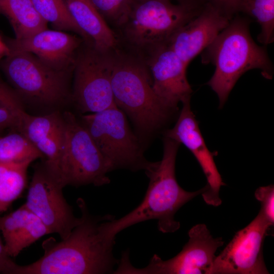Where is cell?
<instances>
[{
	"instance_id": "4316f807",
	"label": "cell",
	"mask_w": 274,
	"mask_h": 274,
	"mask_svg": "<svg viewBox=\"0 0 274 274\" xmlns=\"http://www.w3.org/2000/svg\"><path fill=\"white\" fill-rule=\"evenodd\" d=\"M0 108L13 111L20 115L25 111L22 99L14 90L0 79Z\"/></svg>"
},
{
	"instance_id": "d4e9b609",
	"label": "cell",
	"mask_w": 274,
	"mask_h": 274,
	"mask_svg": "<svg viewBox=\"0 0 274 274\" xmlns=\"http://www.w3.org/2000/svg\"><path fill=\"white\" fill-rule=\"evenodd\" d=\"M132 0H90L106 21L121 27L125 23Z\"/></svg>"
},
{
	"instance_id": "4dcf8cb0",
	"label": "cell",
	"mask_w": 274,
	"mask_h": 274,
	"mask_svg": "<svg viewBox=\"0 0 274 274\" xmlns=\"http://www.w3.org/2000/svg\"><path fill=\"white\" fill-rule=\"evenodd\" d=\"M176 1L178 4L184 5L186 6L200 7H202L205 3L204 0H171Z\"/></svg>"
},
{
	"instance_id": "4fadbf2b",
	"label": "cell",
	"mask_w": 274,
	"mask_h": 274,
	"mask_svg": "<svg viewBox=\"0 0 274 274\" xmlns=\"http://www.w3.org/2000/svg\"><path fill=\"white\" fill-rule=\"evenodd\" d=\"M182 104L176 124L165 132V137L183 144L193 154L207 180L208 188L201 194L203 199L209 205L219 206L222 202L220 190L225 184L217 168L213 154L207 148L191 109L190 99Z\"/></svg>"
},
{
	"instance_id": "3957f363",
	"label": "cell",
	"mask_w": 274,
	"mask_h": 274,
	"mask_svg": "<svg viewBox=\"0 0 274 274\" xmlns=\"http://www.w3.org/2000/svg\"><path fill=\"white\" fill-rule=\"evenodd\" d=\"M250 22L248 18L236 14L201 52L202 62L215 66L207 84L218 95L220 106L245 72L257 68L265 78H272V63L266 48L253 40L249 30Z\"/></svg>"
},
{
	"instance_id": "6da1fadb",
	"label": "cell",
	"mask_w": 274,
	"mask_h": 274,
	"mask_svg": "<svg viewBox=\"0 0 274 274\" xmlns=\"http://www.w3.org/2000/svg\"><path fill=\"white\" fill-rule=\"evenodd\" d=\"M81 221L65 239L49 237L42 243L44 253L36 261L18 266L16 274H98L110 273L117 262L109 241L100 229V223L113 218L90 215L82 198L77 201Z\"/></svg>"
},
{
	"instance_id": "f1b7e54d",
	"label": "cell",
	"mask_w": 274,
	"mask_h": 274,
	"mask_svg": "<svg viewBox=\"0 0 274 274\" xmlns=\"http://www.w3.org/2000/svg\"><path fill=\"white\" fill-rule=\"evenodd\" d=\"M21 116L8 109L0 108V132L7 128L17 129Z\"/></svg>"
},
{
	"instance_id": "8fae6325",
	"label": "cell",
	"mask_w": 274,
	"mask_h": 274,
	"mask_svg": "<svg viewBox=\"0 0 274 274\" xmlns=\"http://www.w3.org/2000/svg\"><path fill=\"white\" fill-rule=\"evenodd\" d=\"M64 187L52 174L44 162L36 164L30 183L26 207L37 215L50 233L66 238L81 221L63 196Z\"/></svg>"
},
{
	"instance_id": "f546056e",
	"label": "cell",
	"mask_w": 274,
	"mask_h": 274,
	"mask_svg": "<svg viewBox=\"0 0 274 274\" xmlns=\"http://www.w3.org/2000/svg\"><path fill=\"white\" fill-rule=\"evenodd\" d=\"M8 254L0 235V273L15 274L19 265L16 263Z\"/></svg>"
},
{
	"instance_id": "7402d4cb",
	"label": "cell",
	"mask_w": 274,
	"mask_h": 274,
	"mask_svg": "<svg viewBox=\"0 0 274 274\" xmlns=\"http://www.w3.org/2000/svg\"><path fill=\"white\" fill-rule=\"evenodd\" d=\"M0 137V162L31 163L44 158L43 155L21 132L16 129Z\"/></svg>"
},
{
	"instance_id": "e0dca14e",
	"label": "cell",
	"mask_w": 274,
	"mask_h": 274,
	"mask_svg": "<svg viewBox=\"0 0 274 274\" xmlns=\"http://www.w3.org/2000/svg\"><path fill=\"white\" fill-rule=\"evenodd\" d=\"M17 130L46 158L44 161L46 166L62 184L60 163L65 134L62 113L54 111L44 115L32 116L24 112Z\"/></svg>"
},
{
	"instance_id": "2e32d148",
	"label": "cell",
	"mask_w": 274,
	"mask_h": 274,
	"mask_svg": "<svg viewBox=\"0 0 274 274\" xmlns=\"http://www.w3.org/2000/svg\"><path fill=\"white\" fill-rule=\"evenodd\" d=\"M82 40L75 35L47 28L23 39H9L11 50L32 54L51 67L59 71H73Z\"/></svg>"
},
{
	"instance_id": "5bb4252c",
	"label": "cell",
	"mask_w": 274,
	"mask_h": 274,
	"mask_svg": "<svg viewBox=\"0 0 274 274\" xmlns=\"http://www.w3.org/2000/svg\"><path fill=\"white\" fill-rule=\"evenodd\" d=\"M150 51L147 65L153 89L163 105L172 112L179 103L190 99L192 90L186 77L187 66L166 43Z\"/></svg>"
},
{
	"instance_id": "484cf974",
	"label": "cell",
	"mask_w": 274,
	"mask_h": 274,
	"mask_svg": "<svg viewBox=\"0 0 274 274\" xmlns=\"http://www.w3.org/2000/svg\"><path fill=\"white\" fill-rule=\"evenodd\" d=\"M255 197L261 204L259 212L272 225L274 223V186L270 185L260 187L255 192Z\"/></svg>"
},
{
	"instance_id": "5b68a950",
	"label": "cell",
	"mask_w": 274,
	"mask_h": 274,
	"mask_svg": "<svg viewBox=\"0 0 274 274\" xmlns=\"http://www.w3.org/2000/svg\"><path fill=\"white\" fill-rule=\"evenodd\" d=\"M2 68L22 99L45 106L72 100L68 83L70 73L51 67L31 53L9 49Z\"/></svg>"
},
{
	"instance_id": "7c38bea8",
	"label": "cell",
	"mask_w": 274,
	"mask_h": 274,
	"mask_svg": "<svg viewBox=\"0 0 274 274\" xmlns=\"http://www.w3.org/2000/svg\"><path fill=\"white\" fill-rule=\"evenodd\" d=\"M272 225L259 212L216 256L211 274H267L263 254L265 237Z\"/></svg>"
},
{
	"instance_id": "7a4b0ae2",
	"label": "cell",
	"mask_w": 274,
	"mask_h": 274,
	"mask_svg": "<svg viewBox=\"0 0 274 274\" xmlns=\"http://www.w3.org/2000/svg\"><path fill=\"white\" fill-rule=\"evenodd\" d=\"M179 145L178 142L165 137L162 159L150 162L145 170L149 183L142 202L120 219L100 222L101 231L109 241L114 242L116 234L129 226L152 219L158 220V228L163 233L174 232L179 229L180 223L175 220L176 212L207 189L206 186L199 190L189 192L179 185L175 163Z\"/></svg>"
},
{
	"instance_id": "9c48e42d",
	"label": "cell",
	"mask_w": 274,
	"mask_h": 274,
	"mask_svg": "<svg viewBox=\"0 0 274 274\" xmlns=\"http://www.w3.org/2000/svg\"><path fill=\"white\" fill-rule=\"evenodd\" d=\"M113 53L99 51L90 45L78 52L72 100L82 113L116 106L111 85Z\"/></svg>"
},
{
	"instance_id": "603a6c76",
	"label": "cell",
	"mask_w": 274,
	"mask_h": 274,
	"mask_svg": "<svg viewBox=\"0 0 274 274\" xmlns=\"http://www.w3.org/2000/svg\"><path fill=\"white\" fill-rule=\"evenodd\" d=\"M40 16L55 30L71 31L88 40L73 18L65 0H31Z\"/></svg>"
},
{
	"instance_id": "44dd1931",
	"label": "cell",
	"mask_w": 274,
	"mask_h": 274,
	"mask_svg": "<svg viewBox=\"0 0 274 274\" xmlns=\"http://www.w3.org/2000/svg\"><path fill=\"white\" fill-rule=\"evenodd\" d=\"M30 164L0 162V216L23 192Z\"/></svg>"
},
{
	"instance_id": "83f0119b",
	"label": "cell",
	"mask_w": 274,
	"mask_h": 274,
	"mask_svg": "<svg viewBox=\"0 0 274 274\" xmlns=\"http://www.w3.org/2000/svg\"><path fill=\"white\" fill-rule=\"evenodd\" d=\"M244 0H204L220 11L230 19L239 13Z\"/></svg>"
},
{
	"instance_id": "1f68e13d",
	"label": "cell",
	"mask_w": 274,
	"mask_h": 274,
	"mask_svg": "<svg viewBox=\"0 0 274 274\" xmlns=\"http://www.w3.org/2000/svg\"><path fill=\"white\" fill-rule=\"evenodd\" d=\"M9 53V49L6 43L0 38V59L5 57Z\"/></svg>"
},
{
	"instance_id": "ffe728a7",
	"label": "cell",
	"mask_w": 274,
	"mask_h": 274,
	"mask_svg": "<svg viewBox=\"0 0 274 274\" xmlns=\"http://www.w3.org/2000/svg\"><path fill=\"white\" fill-rule=\"evenodd\" d=\"M0 14L11 23L18 40L47 28V23L37 11L31 0H0Z\"/></svg>"
},
{
	"instance_id": "ba28073f",
	"label": "cell",
	"mask_w": 274,
	"mask_h": 274,
	"mask_svg": "<svg viewBox=\"0 0 274 274\" xmlns=\"http://www.w3.org/2000/svg\"><path fill=\"white\" fill-rule=\"evenodd\" d=\"M65 141L60 163L62 185L102 186L110 183L107 174L113 170L92 137L74 114L62 113Z\"/></svg>"
},
{
	"instance_id": "9a60e30c",
	"label": "cell",
	"mask_w": 274,
	"mask_h": 274,
	"mask_svg": "<svg viewBox=\"0 0 274 274\" xmlns=\"http://www.w3.org/2000/svg\"><path fill=\"white\" fill-rule=\"evenodd\" d=\"M231 19L205 3L199 13L179 28L166 44L188 66L229 23Z\"/></svg>"
},
{
	"instance_id": "277c9868",
	"label": "cell",
	"mask_w": 274,
	"mask_h": 274,
	"mask_svg": "<svg viewBox=\"0 0 274 274\" xmlns=\"http://www.w3.org/2000/svg\"><path fill=\"white\" fill-rule=\"evenodd\" d=\"M111 85L116 106L147 136L159 129L172 112L155 94L147 65L136 59L113 53Z\"/></svg>"
},
{
	"instance_id": "30bf717a",
	"label": "cell",
	"mask_w": 274,
	"mask_h": 274,
	"mask_svg": "<svg viewBox=\"0 0 274 274\" xmlns=\"http://www.w3.org/2000/svg\"><path fill=\"white\" fill-rule=\"evenodd\" d=\"M188 242L176 256L163 260L155 254L148 265L135 268L129 262L128 254L122 256L114 273L211 274L218 248L223 246L221 237L214 238L204 224H198L188 232Z\"/></svg>"
},
{
	"instance_id": "ac0fdd59",
	"label": "cell",
	"mask_w": 274,
	"mask_h": 274,
	"mask_svg": "<svg viewBox=\"0 0 274 274\" xmlns=\"http://www.w3.org/2000/svg\"><path fill=\"white\" fill-rule=\"evenodd\" d=\"M0 233L6 251L15 257L42 236L50 232L41 220L25 204L16 210L0 216Z\"/></svg>"
},
{
	"instance_id": "8992f818",
	"label": "cell",
	"mask_w": 274,
	"mask_h": 274,
	"mask_svg": "<svg viewBox=\"0 0 274 274\" xmlns=\"http://www.w3.org/2000/svg\"><path fill=\"white\" fill-rule=\"evenodd\" d=\"M203 5L174 4L171 0H132L122 26L125 37L133 46L151 50L165 44L179 28L198 15Z\"/></svg>"
},
{
	"instance_id": "cb8c5ba5",
	"label": "cell",
	"mask_w": 274,
	"mask_h": 274,
	"mask_svg": "<svg viewBox=\"0 0 274 274\" xmlns=\"http://www.w3.org/2000/svg\"><path fill=\"white\" fill-rule=\"evenodd\" d=\"M239 12L254 18L261 27L258 41L266 46L274 40V0H244Z\"/></svg>"
},
{
	"instance_id": "52a82bcc",
	"label": "cell",
	"mask_w": 274,
	"mask_h": 274,
	"mask_svg": "<svg viewBox=\"0 0 274 274\" xmlns=\"http://www.w3.org/2000/svg\"><path fill=\"white\" fill-rule=\"evenodd\" d=\"M80 122L113 170H145L150 162L144 156L139 137L133 133L125 113L117 106L81 116Z\"/></svg>"
},
{
	"instance_id": "d6986e66",
	"label": "cell",
	"mask_w": 274,
	"mask_h": 274,
	"mask_svg": "<svg viewBox=\"0 0 274 274\" xmlns=\"http://www.w3.org/2000/svg\"><path fill=\"white\" fill-rule=\"evenodd\" d=\"M75 21L86 36L89 45L102 52L114 51L117 39L90 0H65Z\"/></svg>"
}]
</instances>
